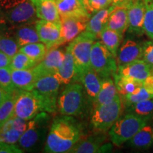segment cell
Segmentation results:
<instances>
[{
    "mask_svg": "<svg viewBox=\"0 0 153 153\" xmlns=\"http://www.w3.org/2000/svg\"><path fill=\"white\" fill-rule=\"evenodd\" d=\"M142 57L143 43H140L132 38H126L122 42L118 48L116 57L118 68L140 60Z\"/></svg>",
    "mask_w": 153,
    "mask_h": 153,
    "instance_id": "cell-15",
    "label": "cell"
},
{
    "mask_svg": "<svg viewBox=\"0 0 153 153\" xmlns=\"http://www.w3.org/2000/svg\"><path fill=\"white\" fill-rule=\"evenodd\" d=\"M145 0H135L128 6V27L127 30L129 33L137 36L145 33Z\"/></svg>",
    "mask_w": 153,
    "mask_h": 153,
    "instance_id": "cell-14",
    "label": "cell"
},
{
    "mask_svg": "<svg viewBox=\"0 0 153 153\" xmlns=\"http://www.w3.org/2000/svg\"><path fill=\"white\" fill-rule=\"evenodd\" d=\"M118 94L114 79L111 77H104L102 79L101 87L98 96L94 104V108L100 105L111 102Z\"/></svg>",
    "mask_w": 153,
    "mask_h": 153,
    "instance_id": "cell-29",
    "label": "cell"
},
{
    "mask_svg": "<svg viewBox=\"0 0 153 153\" xmlns=\"http://www.w3.org/2000/svg\"><path fill=\"white\" fill-rule=\"evenodd\" d=\"M41 112H46L43 97L36 89H19L15 101L14 116L28 121Z\"/></svg>",
    "mask_w": 153,
    "mask_h": 153,
    "instance_id": "cell-5",
    "label": "cell"
},
{
    "mask_svg": "<svg viewBox=\"0 0 153 153\" xmlns=\"http://www.w3.org/2000/svg\"><path fill=\"white\" fill-rule=\"evenodd\" d=\"M7 96H8V93L3 88L0 87V106L3 104L4 101H5V99H7Z\"/></svg>",
    "mask_w": 153,
    "mask_h": 153,
    "instance_id": "cell-47",
    "label": "cell"
},
{
    "mask_svg": "<svg viewBox=\"0 0 153 153\" xmlns=\"http://www.w3.org/2000/svg\"><path fill=\"white\" fill-rule=\"evenodd\" d=\"M123 36V34L119 33L116 30L106 27L102 30L99 36L101 42L111 53V54L116 57V59L117 57L118 48L122 43Z\"/></svg>",
    "mask_w": 153,
    "mask_h": 153,
    "instance_id": "cell-30",
    "label": "cell"
},
{
    "mask_svg": "<svg viewBox=\"0 0 153 153\" xmlns=\"http://www.w3.org/2000/svg\"><path fill=\"white\" fill-rule=\"evenodd\" d=\"M116 5L112 4L106 9H101L90 17L87 22L86 30L87 32L90 33L96 37H99L101 32L106 27V25L108 22V17L114 11Z\"/></svg>",
    "mask_w": 153,
    "mask_h": 153,
    "instance_id": "cell-21",
    "label": "cell"
},
{
    "mask_svg": "<svg viewBox=\"0 0 153 153\" xmlns=\"http://www.w3.org/2000/svg\"><path fill=\"white\" fill-rule=\"evenodd\" d=\"M35 24L22 25L14 27L16 29L14 37L19 48L29 43L41 42L36 30Z\"/></svg>",
    "mask_w": 153,
    "mask_h": 153,
    "instance_id": "cell-26",
    "label": "cell"
},
{
    "mask_svg": "<svg viewBox=\"0 0 153 153\" xmlns=\"http://www.w3.org/2000/svg\"><path fill=\"white\" fill-rule=\"evenodd\" d=\"M64 56L65 53L60 49L53 48L48 50L43 60L32 68L36 80L41 76L56 74L63 62Z\"/></svg>",
    "mask_w": 153,
    "mask_h": 153,
    "instance_id": "cell-11",
    "label": "cell"
},
{
    "mask_svg": "<svg viewBox=\"0 0 153 153\" xmlns=\"http://www.w3.org/2000/svg\"><path fill=\"white\" fill-rule=\"evenodd\" d=\"M19 51L24 53L38 63L43 60L48 52L47 46L42 42L29 43L19 48Z\"/></svg>",
    "mask_w": 153,
    "mask_h": 153,
    "instance_id": "cell-32",
    "label": "cell"
},
{
    "mask_svg": "<svg viewBox=\"0 0 153 153\" xmlns=\"http://www.w3.org/2000/svg\"><path fill=\"white\" fill-rule=\"evenodd\" d=\"M114 79L118 94L121 98L135 92L143 87V82L118 73L114 76Z\"/></svg>",
    "mask_w": 153,
    "mask_h": 153,
    "instance_id": "cell-27",
    "label": "cell"
},
{
    "mask_svg": "<svg viewBox=\"0 0 153 153\" xmlns=\"http://www.w3.org/2000/svg\"><path fill=\"white\" fill-rule=\"evenodd\" d=\"M103 78L91 68L84 72L80 76L81 82L86 91L88 98L94 103L98 96L101 87Z\"/></svg>",
    "mask_w": 153,
    "mask_h": 153,
    "instance_id": "cell-17",
    "label": "cell"
},
{
    "mask_svg": "<svg viewBox=\"0 0 153 153\" xmlns=\"http://www.w3.org/2000/svg\"><path fill=\"white\" fill-rule=\"evenodd\" d=\"M0 87L8 94L14 93L19 89L13 83L10 66L0 68Z\"/></svg>",
    "mask_w": 153,
    "mask_h": 153,
    "instance_id": "cell-37",
    "label": "cell"
},
{
    "mask_svg": "<svg viewBox=\"0 0 153 153\" xmlns=\"http://www.w3.org/2000/svg\"><path fill=\"white\" fill-rule=\"evenodd\" d=\"M135 0H113V4L116 6H126L128 7Z\"/></svg>",
    "mask_w": 153,
    "mask_h": 153,
    "instance_id": "cell-45",
    "label": "cell"
},
{
    "mask_svg": "<svg viewBox=\"0 0 153 153\" xmlns=\"http://www.w3.org/2000/svg\"><path fill=\"white\" fill-rule=\"evenodd\" d=\"M143 86L147 90L153 94V74L148 76L143 82Z\"/></svg>",
    "mask_w": 153,
    "mask_h": 153,
    "instance_id": "cell-43",
    "label": "cell"
},
{
    "mask_svg": "<svg viewBox=\"0 0 153 153\" xmlns=\"http://www.w3.org/2000/svg\"><path fill=\"white\" fill-rule=\"evenodd\" d=\"M117 73L143 82L148 76L152 74V72L150 66L140 59L125 65L118 67Z\"/></svg>",
    "mask_w": 153,
    "mask_h": 153,
    "instance_id": "cell-18",
    "label": "cell"
},
{
    "mask_svg": "<svg viewBox=\"0 0 153 153\" xmlns=\"http://www.w3.org/2000/svg\"><path fill=\"white\" fill-rule=\"evenodd\" d=\"M33 1V0H31V1Z\"/></svg>",
    "mask_w": 153,
    "mask_h": 153,
    "instance_id": "cell-49",
    "label": "cell"
},
{
    "mask_svg": "<svg viewBox=\"0 0 153 153\" xmlns=\"http://www.w3.org/2000/svg\"><path fill=\"white\" fill-rule=\"evenodd\" d=\"M89 19L87 17H60L61 37L59 45L70 43L76 36L85 31Z\"/></svg>",
    "mask_w": 153,
    "mask_h": 153,
    "instance_id": "cell-12",
    "label": "cell"
},
{
    "mask_svg": "<svg viewBox=\"0 0 153 153\" xmlns=\"http://www.w3.org/2000/svg\"><path fill=\"white\" fill-rule=\"evenodd\" d=\"M60 85V80L55 74L41 76L36 81L34 89L43 97L45 111L48 114L54 113L57 109V101Z\"/></svg>",
    "mask_w": 153,
    "mask_h": 153,
    "instance_id": "cell-10",
    "label": "cell"
},
{
    "mask_svg": "<svg viewBox=\"0 0 153 153\" xmlns=\"http://www.w3.org/2000/svg\"><path fill=\"white\" fill-rule=\"evenodd\" d=\"M11 57L0 51V68H7L10 66Z\"/></svg>",
    "mask_w": 153,
    "mask_h": 153,
    "instance_id": "cell-42",
    "label": "cell"
},
{
    "mask_svg": "<svg viewBox=\"0 0 153 153\" xmlns=\"http://www.w3.org/2000/svg\"><path fill=\"white\" fill-rule=\"evenodd\" d=\"M36 15L39 19L48 22H60V16L55 0H33Z\"/></svg>",
    "mask_w": 153,
    "mask_h": 153,
    "instance_id": "cell-19",
    "label": "cell"
},
{
    "mask_svg": "<svg viewBox=\"0 0 153 153\" xmlns=\"http://www.w3.org/2000/svg\"><path fill=\"white\" fill-rule=\"evenodd\" d=\"M50 117L48 113L41 112L28 121L26 131L19 140L23 150H33L41 145L46 135Z\"/></svg>",
    "mask_w": 153,
    "mask_h": 153,
    "instance_id": "cell-6",
    "label": "cell"
},
{
    "mask_svg": "<svg viewBox=\"0 0 153 153\" xmlns=\"http://www.w3.org/2000/svg\"><path fill=\"white\" fill-rule=\"evenodd\" d=\"M128 143L131 148L148 150L153 145V126L147 123Z\"/></svg>",
    "mask_w": 153,
    "mask_h": 153,
    "instance_id": "cell-25",
    "label": "cell"
},
{
    "mask_svg": "<svg viewBox=\"0 0 153 153\" xmlns=\"http://www.w3.org/2000/svg\"><path fill=\"white\" fill-rule=\"evenodd\" d=\"M152 98H153V94L147 90L143 86L140 89H139L135 92L126 96L124 97H122L121 100L122 102H123V106L126 108H127V107L130 106L132 104H136V103L140 102V101Z\"/></svg>",
    "mask_w": 153,
    "mask_h": 153,
    "instance_id": "cell-36",
    "label": "cell"
},
{
    "mask_svg": "<svg viewBox=\"0 0 153 153\" xmlns=\"http://www.w3.org/2000/svg\"><path fill=\"white\" fill-rule=\"evenodd\" d=\"M142 60L150 66L153 74V40L143 43Z\"/></svg>",
    "mask_w": 153,
    "mask_h": 153,
    "instance_id": "cell-39",
    "label": "cell"
},
{
    "mask_svg": "<svg viewBox=\"0 0 153 153\" xmlns=\"http://www.w3.org/2000/svg\"><path fill=\"white\" fill-rule=\"evenodd\" d=\"M0 10L13 27L35 24L38 20L31 0H0Z\"/></svg>",
    "mask_w": 153,
    "mask_h": 153,
    "instance_id": "cell-2",
    "label": "cell"
},
{
    "mask_svg": "<svg viewBox=\"0 0 153 153\" xmlns=\"http://www.w3.org/2000/svg\"><path fill=\"white\" fill-rule=\"evenodd\" d=\"M37 64L36 61L19 51L11 57L10 68L12 70H27L33 68Z\"/></svg>",
    "mask_w": 153,
    "mask_h": 153,
    "instance_id": "cell-34",
    "label": "cell"
},
{
    "mask_svg": "<svg viewBox=\"0 0 153 153\" xmlns=\"http://www.w3.org/2000/svg\"><path fill=\"white\" fill-rule=\"evenodd\" d=\"M148 123L131 113H126L120 117L108 131V135L113 144L120 146L128 142L143 126Z\"/></svg>",
    "mask_w": 153,
    "mask_h": 153,
    "instance_id": "cell-7",
    "label": "cell"
},
{
    "mask_svg": "<svg viewBox=\"0 0 153 153\" xmlns=\"http://www.w3.org/2000/svg\"><path fill=\"white\" fill-rule=\"evenodd\" d=\"M27 120L13 117L0 128V142L16 144L26 131Z\"/></svg>",
    "mask_w": 153,
    "mask_h": 153,
    "instance_id": "cell-16",
    "label": "cell"
},
{
    "mask_svg": "<svg viewBox=\"0 0 153 153\" xmlns=\"http://www.w3.org/2000/svg\"><path fill=\"white\" fill-rule=\"evenodd\" d=\"M145 14L144 20L145 33L153 40V1L145 0Z\"/></svg>",
    "mask_w": 153,
    "mask_h": 153,
    "instance_id": "cell-38",
    "label": "cell"
},
{
    "mask_svg": "<svg viewBox=\"0 0 153 153\" xmlns=\"http://www.w3.org/2000/svg\"><path fill=\"white\" fill-rule=\"evenodd\" d=\"M35 26L41 41L45 44L48 51L59 46L61 37L60 22H48L40 19L36 21Z\"/></svg>",
    "mask_w": 153,
    "mask_h": 153,
    "instance_id": "cell-13",
    "label": "cell"
},
{
    "mask_svg": "<svg viewBox=\"0 0 153 153\" xmlns=\"http://www.w3.org/2000/svg\"><path fill=\"white\" fill-rule=\"evenodd\" d=\"M113 149V145L111 143H106V144H103L101 147L99 152H111Z\"/></svg>",
    "mask_w": 153,
    "mask_h": 153,
    "instance_id": "cell-46",
    "label": "cell"
},
{
    "mask_svg": "<svg viewBox=\"0 0 153 153\" xmlns=\"http://www.w3.org/2000/svg\"><path fill=\"white\" fill-rule=\"evenodd\" d=\"M24 151L16 144L0 142V153H22Z\"/></svg>",
    "mask_w": 153,
    "mask_h": 153,
    "instance_id": "cell-41",
    "label": "cell"
},
{
    "mask_svg": "<svg viewBox=\"0 0 153 153\" xmlns=\"http://www.w3.org/2000/svg\"><path fill=\"white\" fill-rule=\"evenodd\" d=\"M11 77L14 85L17 89L31 91L34 89L36 77L33 69L27 70H12Z\"/></svg>",
    "mask_w": 153,
    "mask_h": 153,
    "instance_id": "cell-24",
    "label": "cell"
},
{
    "mask_svg": "<svg viewBox=\"0 0 153 153\" xmlns=\"http://www.w3.org/2000/svg\"><path fill=\"white\" fill-rule=\"evenodd\" d=\"M123 106L121 98L118 94L111 102L94 107L91 118L93 129L98 133H105L109 131L111 126L121 116Z\"/></svg>",
    "mask_w": 153,
    "mask_h": 153,
    "instance_id": "cell-4",
    "label": "cell"
},
{
    "mask_svg": "<svg viewBox=\"0 0 153 153\" xmlns=\"http://www.w3.org/2000/svg\"><path fill=\"white\" fill-rule=\"evenodd\" d=\"M90 67L102 78L114 77L118 71L116 57L101 41H96L93 44Z\"/></svg>",
    "mask_w": 153,
    "mask_h": 153,
    "instance_id": "cell-9",
    "label": "cell"
},
{
    "mask_svg": "<svg viewBox=\"0 0 153 153\" xmlns=\"http://www.w3.org/2000/svg\"><path fill=\"white\" fill-rule=\"evenodd\" d=\"M126 113H131L146 122L153 120V98L140 101L127 107Z\"/></svg>",
    "mask_w": 153,
    "mask_h": 153,
    "instance_id": "cell-31",
    "label": "cell"
},
{
    "mask_svg": "<svg viewBox=\"0 0 153 153\" xmlns=\"http://www.w3.org/2000/svg\"><path fill=\"white\" fill-rule=\"evenodd\" d=\"M113 4V0H89V6L91 14L101 9H106Z\"/></svg>",
    "mask_w": 153,
    "mask_h": 153,
    "instance_id": "cell-40",
    "label": "cell"
},
{
    "mask_svg": "<svg viewBox=\"0 0 153 153\" xmlns=\"http://www.w3.org/2000/svg\"><path fill=\"white\" fill-rule=\"evenodd\" d=\"M79 1L83 4L84 7H85V9L88 11V12L91 14L90 9H89V0H79Z\"/></svg>",
    "mask_w": 153,
    "mask_h": 153,
    "instance_id": "cell-48",
    "label": "cell"
},
{
    "mask_svg": "<svg viewBox=\"0 0 153 153\" xmlns=\"http://www.w3.org/2000/svg\"><path fill=\"white\" fill-rule=\"evenodd\" d=\"M97 37L85 30L71 41L67 47L73 57L75 65L74 82H79V78L86 70L91 68V48Z\"/></svg>",
    "mask_w": 153,
    "mask_h": 153,
    "instance_id": "cell-3",
    "label": "cell"
},
{
    "mask_svg": "<svg viewBox=\"0 0 153 153\" xmlns=\"http://www.w3.org/2000/svg\"><path fill=\"white\" fill-rule=\"evenodd\" d=\"M106 136L104 133L91 135L81 142H78L70 150L72 153H96L99 152L101 147L106 140Z\"/></svg>",
    "mask_w": 153,
    "mask_h": 153,
    "instance_id": "cell-23",
    "label": "cell"
},
{
    "mask_svg": "<svg viewBox=\"0 0 153 153\" xmlns=\"http://www.w3.org/2000/svg\"><path fill=\"white\" fill-rule=\"evenodd\" d=\"M152 1H153V0H152Z\"/></svg>",
    "mask_w": 153,
    "mask_h": 153,
    "instance_id": "cell-50",
    "label": "cell"
},
{
    "mask_svg": "<svg viewBox=\"0 0 153 153\" xmlns=\"http://www.w3.org/2000/svg\"><path fill=\"white\" fill-rule=\"evenodd\" d=\"M19 50L16 38L11 37L8 32L0 33V51L12 57Z\"/></svg>",
    "mask_w": 153,
    "mask_h": 153,
    "instance_id": "cell-35",
    "label": "cell"
},
{
    "mask_svg": "<svg viewBox=\"0 0 153 153\" xmlns=\"http://www.w3.org/2000/svg\"><path fill=\"white\" fill-rule=\"evenodd\" d=\"M106 27L123 35L128 27V7L116 6L108 17Z\"/></svg>",
    "mask_w": 153,
    "mask_h": 153,
    "instance_id": "cell-22",
    "label": "cell"
},
{
    "mask_svg": "<svg viewBox=\"0 0 153 153\" xmlns=\"http://www.w3.org/2000/svg\"><path fill=\"white\" fill-rule=\"evenodd\" d=\"M74 74H75V65H74L73 57L71 53L68 50H66V52L65 53L64 60L55 75L60 80L61 85H68L74 82Z\"/></svg>",
    "mask_w": 153,
    "mask_h": 153,
    "instance_id": "cell-28",
    "label": "cell"
},
{
    "mask_svg": "<svg viewBox=\"0 0 153 153\" xmlns=\"http://www.w3.org/2000/svg\"><path fill=\"white\" fill-rule=\"evenodd\" d=\"M84 87L79 82L68 85L58 96L57 106L62 116H74L81 114L85 105Z\"/></svg>",
    "mask_w": 153,
    "mask_h": 153,
    "instance_id": "cell-8",
    "label": "cell"
},
{
    "mask_svg": "<svg viewBox=\"0 0 153 153\" xmlns=\"http://www.w3.org/2000/svg\"><path fill=\"white\" fill-rule=\"evenodd\" d=\"M81 128L72 116H64L53 120L46 138L44 152H70L80 140Z\"/></svg>",
    "mask_w": 153,
    "mask_h": 153,
    "instance_id": "cell-1",
    "label": "cell"
},
{
    "mask_svg": "<svg viewBox=\"0 0 153 153\" xmlns=\"http://www.w3.org/2000/svg\"><path fill=\"white\" fill-rule=\"evenodd\" d=\"M8 24H9L7 22V19L5 18L4 15L0 10V33L7 32V28H8Z\"/></svg>",
    "mask_w": 153,
    "mask_h": 153,
    "instance_id": "cell-44",
    "label": "cell"
},
{
    "mask_svg": "<svg viewBox=\"0 0 153 153\" xmlns=\"http://www.w3.org/2000/svg\"><path fill=\"white\" fill-rule=\"evenodd\" d=\"M18 90L14 93L8 94L7 99L0 106V128L14 117V106Z\"/></svg>",
    "mask_w": 153,
    "mask_h": 153,
    "instance_id": "cell-33",
    "label": "cell"
},
{
    "mask_svg": "<svg viewBox=\"0 0 153 153\" xmlns=\"http://www.w3.org/2000/svg\"><path fill=\"white\" fill-rule=\"evenodd\" d=\"M55 2L60 17H91L79 0H55Z\"/></svg>",
    "mask_w": 153,
    "mask_h": 153,
    "instance_id": "cell-20",
    "label": "cell"
}]
</instances>
